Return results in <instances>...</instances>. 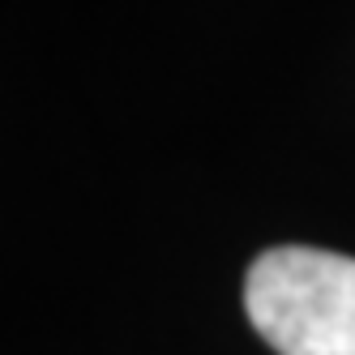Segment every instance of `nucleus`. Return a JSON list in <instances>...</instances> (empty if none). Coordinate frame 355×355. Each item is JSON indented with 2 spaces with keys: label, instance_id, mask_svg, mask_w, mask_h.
<instances>
[{
  "label": "nucleus",
  "instance_id": "nucleus-1",
  "mask_svg": "<svg viewBox=\"0 0 355 355\" xmlns=\"http://www.w3.org/2000/svg\"><path fill=\"white\" fill-rule=\"evenodd\" d=\"M244 309L278 355H355V257L270 248L244 274Z\"/></svg>",
  "mask_w": 355,
  "mask_h": 355
}]
</instances>
